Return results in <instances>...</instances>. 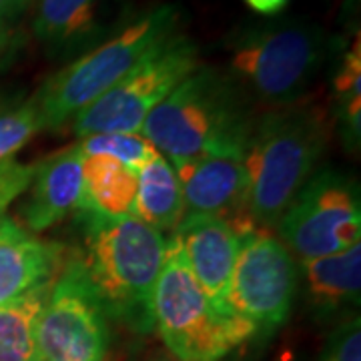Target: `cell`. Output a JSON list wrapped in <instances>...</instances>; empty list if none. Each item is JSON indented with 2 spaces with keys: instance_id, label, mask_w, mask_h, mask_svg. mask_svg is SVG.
I'll list each match as a JSON object with an SVG mask.
<instances>
[{
  "instance_id": "1",
  "label": "cell",
  "mask_w": 361,
  "mask_h": 361,
  "mask_svg": "<svg viewBox=\"0 0 361 361\" xmlns=\"http://www.w3.org/2000/svg\"><path fill=\"white\" fill-rule=\"evenodd\" d=\"M257 106L227 71L201 65L149 113L141 135L173 167L207 157L245 155Z\"/></svg>"
},
{
  "instance_id": "2",
  "label": "cell",
  "mask_w": 361,
  "mask_h": 361,
  "mask_svg": "<svg viewBox=\"0 0 361 361\" xmlns=\"http://www.w3.org/2000/svg\"><path fill=\"white\" fill-rule=\"evenodd\" d=\"M331 130L329 106L311 94L257 116L243 155L249 211L257 229L277 227L287 207L319 171Z\"/></svg>"
},
{
  "instance_id": "3",
  "label": "cell",
  "mask_w": 361,
  "mask_h": 361,
  "mask_svg": "<svg viewBox=\"0 0 361 361\" xmlns=\"http://www.w3.org/2000/svg\"><path fill=\"white\" fill-rule=\"evenodd\" d=\"M85 217L82 249L75 255L104 315L139 334L155 327L153 299L165 265L167 239L133 215Z\"/></svg>"
},
{
  "instance_id": "4",
  "label": "cell",
  "mask_w": 361,
  "mask_h": 361,
  "mask_svg": "<svg viewBox=\"0 0 361 361\" xmlns=\"http://www.w3.org/2000/svg\"><path fill=\"white\" fill-rule=\"evenodd\" d=\"M343 49V39L303 18L243 26L227 39V73L255 106L275 109L305 99Z\"/></svg>"
},
{
  "instance_id": "5",
  "label": "cell",
  "mask_w": 361,
  "mask_h": 361,
  "mask_svg": "<svg viewBox=\"0 0 361 361\" xmlns=\"http://www.w3.org/2000/svg\"><path fill=\"white\" fill-rule=\"evenodd\" d=\"M179 23L180 13L175 4H159L130 18L111 39L51 75L32 94L44 129L63 127L113 89L147 54L167 42Z\"/></svg>"
},
{
  "instance_id": "6",
  "label": "cell",
  "mask_w": 361,
  "mask_h": 361,
  "mask_svg": "<svg viewBox=\"0 0 361 361\" xmlns=\"http://www.w3.org/2000/svg\"><path fill=\"white\" fill-rule=\"evenodd\" d=\"M153 317L165 348L180 361H221L257 334L247 319L205 295L173 237L157 281Z\"/></svg>"
},
{
  "instance_id": "7",
  "label": "cell",
  "mask_w": 361,
  "mask_h": 361,
  "mask_svg": "<svg viewBox=\"0 0 361 361\" xmlns=\"http://www.w3.org/2000/svg\"><path fill=\"white\" fill-rule=\"evenodd\" d=\"M199 66L197 44L187 35L175 32L113 89L80 111L73 118V133L80 139L99 133H141L149 113Z\"/></svg>"
},
{
  "instance_id": "8",
  "label": "cell",
  "mask_w": 361,
  "mask_h": 361,
  "mask_svg": "<svg viewBox=\"0 0 361 361\" xmlns=\"http://www.w3.org/2000/svg\"><path fill=\"white\" fill-rule=\"evenodd\" d=\"M279 239L299 261L327 257L357 245L361 205L357 180L319 169L277 223Z\"/></svg>"
},
{
  "instance_id": "9",
  "label": "cell",
  "mask_w": 361,
  "mask_h": 361,
  "mask_svg": "<svg viewBox=\"0 0 361 361\" xmlns=\"http://www.w3.org/2000/svg\"><path fill=\"white\" fill-rule=\"evenodd\" d=\"M297 285L295 257L279 237L257 229L241 243L225 303L257 331H273L289 317Z\"/></svg>"
},
{
  "instance_id": "10",
  "label": "cell",
  "mask_w": 361,
  "mask_h": 361,
  "mask_svg": "<svg viewBox=\"0 0 361 361\" xmlns=\"http://www.w3.org/2000/svg\"><path fill=\"white\" fill-rule=\"evenodd\" d=\"M101 303L71 257L37 322L39 361H104L111 331Z\"/></svg>"
},
{
  "instance_id": "11",
  "label": "cell",
  "mask_w": 361,
  "mask_h": 361,
  "mask_svg": "<svg viewBox=\"0 0 361 361\" xmlns=\"http://www.w3.org/2000/svg\"><path fill=\"white\" fill-rule=\"evenodd\" d=\"M129 20V0H37L32 32L49 59L71 63Z\"/></svg>"
},
{
  "instance_id": "12",
  "label": "cell",
  "mask_w": 361,
  "mask_h": 361,
  "mask_svg": "<svg viewBox=\"0 0 361 361\" xmlns=\"http://www.w3.org/2000/svg\"><path fill=\"white\" fill-rule=\"evenodd\" d=\"M185 215H211L229 221L241 233L257 231L249 211V179L243 155L207 157L175 167Z\"/></svg>"
},
{
  "instance_id": "13",
  "label": "cell",
  "mask_w": 361,
  "mask_h": 361,
  "mask_svg": "<svg viewBox=\"0 0 361 361\" xmlns=\"http://www.w3.org/2000/svg\"><path fill=\"white\" fill-rule=\"evenodd\" d=\"M171 237L205 295L221 310H229L225 299L245 233L219 217L185 215Z\"/></svg>"
},
{
  "instance_id": "14",
  "label": "cell",
  "mask_w": 361,
  "mask_h": 361,
  "mask_svg": "<svg viewBox=\"0 0 361 361\" xmlns=\"http://www.w3.org/2000/svg\"><path fill=\"white\" fill-rule=\"evenodd\" d=\"M82 165L85 153L78 142L37 163L25 203L20 205L23 227L30 233L47 231L82 209Z\"/></svg>"
},
{
  "instance_id": "15",
  "label": "cell",
  "mask_w": 361,
  "mask_h": 361,
  "mask_svg": "<svg viewBox=\"0 0 361 361\" xmlns=\"http://www.w3.org/2000/svg\"><path fill=\"white\" fill-rule=\"evenodd\" d=\"M65 247L39 239L11 217L0 221V305L56 281L66 267Z\"/></svg>"
},
{
  "instance_id": "16",
  "label": "cell",
  "mask_w": 361,
  "mask_h": 361,
  "mask_svg": "<svg viewBox=\"0 0 361 361\" xmlns=\"http://www.w3.org/2000/svg\"><path fill=\"white\" fill-rule=\"evenodd\" d=\"M305 295L319 315L360 305L361 243L327 257L301 261Z\"/></svg>"
},
{
  "instance_id": "17",
  "label": "cell",
  "mask_w": 361,
  "mask_h": 361,
  "mask_svg": "<svg viewBox=\"0 0 361 361\" xmlns=\"http://www.w3.org/2000/svg\"><path fill=\"white\" fill-rule=\"evenodd\" d=\"M130 215L159 233L175 231L185 219L179 177L161 153L137 171V195Z\"/></svg>"
},
{
  "instance_id": "18",
  "label": "cell",
  "mask_w": 361,
  "mask_h": 361,
  "mask_svg": "<svg viewBox=\"0 0 361 361\" xmlns=\"http://www.w3.org/2000/svg\"><path fill=\"white\" fill-rule=\"evenodd\" d=\"M82 209L103 217L130 215L137 195V171L106 155H85ZM78 213V211H77Z\"/></svg>"
},
{
  "instance_id": "19",
  "label": "cell",
  "mask_w": 361,
  "mask_h": 361,
  "mask_svg": "<svg viewBox=\"0 0 361 361\" xmlns=\"http://www.w3.org/2000/svg\"><path fill=\"white\" fill-rule=\"evenodd\" d=\"M334 87V127L341 133V139L349 151H360L361 145V35L336 59Z\"/></svg>"
},
{
  "instance_id": "20",
  "label": "cell",
  "mask_w": 361,
  "mask_h": 361,
  "mask_svg": "<svg viewBox=\"0 0 361 361\" xmlns=\"http://www.w3.org/2000/svg\"><path fill=\"white\" fill-rule=\"evenodd\" d=\"M52 285L0 305V361H39L37 322Z\"/></svg>"
},
{
  "instance_id": "21",
  "label": "cell",
  "mask_w": 361,
  "mask_h": 361,
  "mask_svg": "<svg viewBox=\"0 0 361 361\" xmlns=\"http://www.w3.org/2000/svg\"><path fill=\"white\" fill-rule=\"evenodd\" d=\"M78 145L87 157H113L118 163L135 171L145 167L151 159L159 155L153 142L145 139L141 133H99V135L82 137Z\"/></svg>"
},
{
  "instance_id": "22",
  "label": "cell",
  "mask_w": 361,
  "mask_h": 361,
  "mask_svg": "<svg viewBox=\"0 0 361 361\" xmlns=\"http://www.w3.org/2000/svg\"><path fill=\"white\" fill-rule=\"evenodd\" d=\"M40 130L44 125L35 97L0 109V161L13 159Z\"/></svg>"
},
{
  "instance_id": "23",
  "label": "cell",
  "mask_w": 361,
  "mask_h": 361,
  "mask_svg": "<svg viewBox=\"0 0 361 361\" xmlns=\"http://www.w3.org/2000/svg\"><path fill=\"white\" fill-rule=\"evenodd\" d=\"M319 361H361V322L355 313L327 337Z\"/></svg>"
},
{
  "instance_id": "24",
  "label": "cell",
  "mask_w": 361,
  "mask_h": 361,
  "mask_svg": "<svg viewBox=\"0 0 361 361\" xmlns=\"http://www.w3.org/2000/svg\"><path fill=\"white\" fill-rule=\"evenodd\" d=\"M35 165H26L20 161H0V221L6 217L8 207L13 205L14 201L26 193L32 175H35Z\"/></svg>"
},
{
  "instance_id": "25",
  "label": "cell",
  "mask_w": 361,
  "mask_h": 361,
  "mask_svg": "<svg viewBox=\"0 0 361 361\" xmlns=\"http://www.w3.org/2000/svg\"><path fill=\"white\" fill-rule=\"evenodd\" d=\"M30 0H0V63L16 47V26Z\"/></svg>"
},
{
  "instance_id": "26",
  "label": "cell",
  "mask_w": 361,
  "mask_h": 361,
  "mask_svg": "<svg viewBox=\"0 0 361 361\" xmlns=\"http://www.w3.org/2000/svg\"><path fill=\"white\" fill-rule=\"evenodd\" d=\"M243 2L253 13L261 16H275V14L283 13L289 4V0H243Z\"/></svg>"
},
{
  "instance_id": "27",
  "label": "cell",
  "mask_w": 361,
  "mask_h": 361,
  "mask_svg": "<svg viewBox=\"0 0 361 361\" xmlns=\"http://www.w3.org/2000/svg\"><path fill=\"white\" fill-rule=\"evenodd\" d=\"M135 361H180L177 360L171 351H169L165 345L161 348V345H151V348H147L142 351L141 355L137 357Z\"/></svg>"
},
{
  "instance_id": "28",
  "label": "cell",
  "mask_w": 361,
  "mask_h": 361,
  "mask_svg": "<svg viewBox=\"0 0 361 361\" xmlns=\"http://www.w3.org/2000/svg\"><path fill=\"white\" fill-rule=\"evenodd\" d=\"M357 8H360V0H343V6H341V20L349 23L357 16Z\"/></svg>"
},
{
  "instance_id": "29",
  "label": "cell",
  "mask_w": 361,
  "mask_h": 361,
  "mask_svg": "<svg viewBox=\"0 0 361 361\" xmlns=\"http://www.w3.org/2000/svg\"><path fill=\"white\" fill-rule=\"evenodd\" d=\"M104 361H113V360H111V357H104Z\"/></svg>"
}]
</instances>
